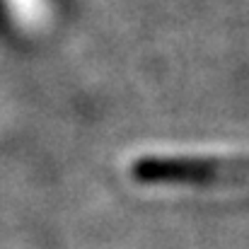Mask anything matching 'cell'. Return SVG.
<instances>
[{
  "label": "cell",
  "mask_w": 249,
  "mask_h": 249,
  "mask_svg": "<svg viewBox=\"0 0 249 249\" xmlns=\"http://www.w3.org/2000/svg\"><path fill=\"white\" fill-rule=\"evenodd\" d=\"M138 184L218 186L249 179L247 158H196V155H145L131 165Z\"/></svg>",
  "instance_id": "cell-1"
},
{
  "label": "cell",
  "mask_w": 249,
  "mask_h": 249,
  "mask_svg": "<svg viewBox=\"0 0 249 249\" xmlns=\"http://www.w3.org/2000/svg\"><path fill=\"white\" fill-rule=\"evenodd\" d=\"M0 29H7V5L0 0Z\"/></svg>",
  "instance_id": "cell-2"
}]
</instances>
